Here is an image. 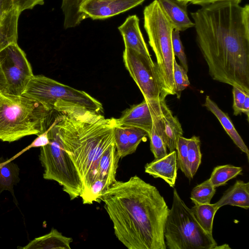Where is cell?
I'll return each mask as SVG.
<instances>
[{
  "instance_id": "6da1fadb",
  "label": "cell",
  "mask_w": 249,
  "mask_h": 249,
  "mask_svg": "<svg viewBox=\"0 0 249 249\" xmlns=\"http://www.w3.org/2000/svg\"><path fill=\"white\" fill-rule=\"evenodd\" d=\"M191 15L210 76L249 93V4L217 2Z\"/></svg>"
},
{
  "instance_id": "7a4b0ae2",
  "label": "cell",
  "mask_w": 249,
  "mask_h": 249,
  "mask_svg": "<svg viewBox=\"0 0 249 249\" xmlns=\"http://www.w3.org/2000/svg\"><path fill=\"white\" fill-rule=\"evenodd\" d=\"M117 239L128 249H166L169 209L157 188L135 175L116 180L101 196Z\"/></svg>"
},
{
  "instance_id": "3957f363",
  "label": "cell",
  "mask_w": 249,
  "mask_h": 249,
  "mask_svg": "<svg viewBox=\"0 0 249 249\" xmlns=\"http://www.w3.org/2000/svg\"><path fill=\"white\" fill-rule=\"evenodd\" d=\"M55 120L63 146L81 178L83 194L96 179L102 155L115 143L116 119L106 118L85 108L71 107L57 112Z\"/></svg>"
},
{
  "instance_id": "277c9868",
  "label": "cell",
  "mask_w": 249,
  "mask_h": 249,
  "mask_svg": "<svg viewBox=\"0 0 249 249\" xmlns=\"http://www.w3.org/2000/svg\"><path fill=\"white\" fill-rule=\"evenodd\" d=\"M53 111L22 95L0 90V140L10 142L39 135L47 129Z\"/></svg>"
},
{
  "instance_id": "5b68a950",
  "label": "cell",
  "mask_w": 249,
  "mask_h": 249,
  "mask_svg": "<svg viewBox=\"0 0 249 249\" xmlns=\"http://www.w3.org/2000/svg\"><path fill=\"white\" fill-rule=\"evenodd\" d=\"M144 28L149 43L155 53L165 97L175 95L173 78L174 54L172 35L174 29L157 0L143 10Z\"/></svg>"
},
{
  "instance_id": "8992f818",
  "label": "cell",
  "mask_w": 249,
  "mask_h": 249,
  "mask_svg": "<svg viewBox=\"0 0 249 249\" xmlns=\"http://www.w3.org/2000/svg\"><path fill=\"white\" fill-rule=\"evenodd\" d=\"M164 236L166 248L169 249H214L217 245L212 234L200 226L176 189Z\"/></svg>"
},
{
  "instance_id": "52a82bcc",
  "label": "cell",
  "mask_w": 249,
  "mask_h": 249,
  "mask_svg": "<svg viewBox=\"0 0 249 249\" xmlns=\"http://www.w3.org/2000/svg\"><path fill=\"white\" fill-rule=\"evenodd\" d=\"M22 95L40 103L50 111L63 112L80 107L101 113L102 104L85 91L79 90L44 75H34Z\"/></svg>"
},
{
  "instance_id": "ba28073f",
  "label": "cell",
  "mask_w": 249,
  "mask_h": 249,
  "mask_svg": "<svg viewBox=\"0 0 249 249\" xmlns=\"http://www.w3.org/2000/svg\"><path fill=\"white\" fill-rule=\"evenodd\" d=\"M49 143L40 147L39 159L43 178L56 181L71 200L80 196L83 185L76 168L65 150L54 121L49 126Z\"/></svg>"
},
{
  "instance_id": "9c48e42d",
  "label": "cell",
  "mask_w": 249,
  "mask_h": 249,
  "mask_svg": "<svg viewBox=\"0 0 249 249\" xmlns=\"http://www.w3.org/2000/svg\"><path fill=\"white\" fill-rule=\"evenodd\" d=\"M123 61L126 70L148 101L165 100L156 63L136 51L124 48Z\"/></svg>"
},
{
  "instance_id": "30bf717a",
  "label": "cell",
  "mask_w": 249,
  "mask_h": 249,
  "mask_svg": "<svg viewBox=\"0 0 249 249\" xmlns=\"http://www.w3.org/2000/svg\"><path fill=\"white\" fill-rule=\"evenodd\" d=\"M0 64L7 84L6 92L22 95L34 74L26 54L17 42L0 51Z\"/></svg>"
},
{
  "instance_id": "8fae6325",
  "label": "cell",
  "mask_w": 249,
  "mask_h": 249,
  "mask_svg": "<svg viewBox=\"0 0 249 249\" xmlns=\"http://www.w3.org/2000/svg\"><path fill=\"white\" fill-rule=\"evenodd\" d=\"M165 100L148 101L145 99L140 104L133 105L125 110L122 115L116 119V125L137 127L150 133L153 115L161 109Z\"/></svg>"
},
{
  "instance_id": "7c38bea8",
  "label": "cell",
  "mask_w": 249,
  "mask_h": 249,
  "mask_svg": "<svg viewBox=\"0 0 249 249\" xmlns=\"http://www.w3.org/2000/svg\"><path fill=\"white\" fill-rule=\"evenodd\" d=\"M145 0H86L81 11L88 18L104 19L124 13L141 4Z\"/></svg>"
},
{
  "instance_id": "4fadbf2b",
  "label": "cell",
  "mask_w": 249,
  "mask_h": 249,
  "mask_svg": "<svg viewBox=\"0 0 249 249\" xmlns=\"http://www.w3.org/2000/svg\"><path fill=\"white\" fill-rule=\"evenodd\" d=\"M125 48L133 50L148 57L151 58L139 26V19L136 15L129 16L118 27Z\"/></svg>"
},
{
  "instance_id": "5bb4252c",
  "label": "cell",
  "mask_w": 249,
  "mask_h": 249,
  "mask_svg": "<svg viewBox=\"0 0 249 249\" xmlns=\"http://www.w3.org/2000/svg\"><path fill=\"white\" fill-rule=\"evenodd\" d=\"M178 169L176 150L167 153L162 158L155 159L147 163L144 167L145 173L155 178L162 179L171 187L175 185Z\"/></svg>"
},
{
  "instance_id": "9a60e30c",
  "label": "cell",
  "mask_w": 249,
  "mask_h": 249,
  "mask_svg": "<svg viewBox=\"0 0 249 249\" xmlns=\"http://www.w3.org/2000/svg\"><path fill=\"white\" fill-rule=\"evenodd\" d=\"M157 0L174 29L180 32L194 27L187 14V5L174 0Z\"/></svg>"
},
{
  "instance_id": "2e32d148",
  "label": "cell",
  "mask_w": 249,
  "mask_h": 249,
  "mask_svg": "<svg viewBox=\"0 0 249 249\" xmlns=\"http://www.w3.org/2000/svg\"><path fill=\"white\" fill-rule=\"evenodd\" d=\"M215 205L219 208L225 205L239 207L246 210L249 207V182L237 180L228 188Z\"/></svg>"
},
{
  "instance_id": "e0dca14e",
  "label": "cell",
  "mask_w": 249,
  "mask_h": 249,
  "mask_svg": "<svg viewBox=\"0 0 249 249\" xmlns=\"http://www.w3.org/2000/svg\"><path fill=\"white\" fill-rule=\"evenodd\" d=\"M203 106L217 118L225 131L231 139L235 144L242 152L247 155L248 159L249 160V149L241 137L234 127L233 124L228 114L224 112L209 96L206 97Z\"/></svg>"
},
{
  "instance_id": "ac0fdd59",
  "label": "cell",
  "mask_w": 249,
  "mask_h": 249,
  "mask_svg": "<svg viewBox=\"0 0 249 249\" xmlns=\"http://www.w3.org/2000/svg\"><path fill=\"white\" fill-rule=\"evenodd\" d=\"M72 239L63 235L56 229H53L47 234L35 238L23 249H71Z\"/></svg>"
},
{
  "instance_id": "d6986e66",
  "label": "cell",
  "mask_w": 249,
  "mask_h": 249,
  "mask_svg": "<svg viewBox=\"0 0 249 249\" xmlns=\"http://www.w3.org/2000/svg\"><path fill=\"white\" fill-rule=\"evenodd\" d=\"M120 158L115 143L103 154L99 162L96 179L106 180L110 186L116 180V175Z\"/></svg>"
},
{
  "instance_id": "ffe728a7",
  "label": "cell",
  "mask_w": 249,
  "mask_h": 249,
  "mask_svg": "<svg viewBox=\"0 0 249 249\" xmlns=\"http://www.w3.org/2000/svg\"><path fill=\"white\" fill-rule=\"evenodd\" d=\"M163 132L167 148L169 152L176 150V144L178 137L183 136V130L178 120L165 105L161 115Z\"/></svg>"
},
{
  "instance_id": "44dd1931",
  "label": "cell",
  "mask_w": 249,
  "mask_h": 249,
  "mask_svg": "<svg viewBox=\"0 0 249 249\" xmlns=\"http://www.w3.org/2000/svg\"><path fill=\"white\" fill-rule=\"evenodd\" d=\"M165 104L164 103L161 109L153 115L152 126L149 135L150 149L155 159L162 158L167 154L161 118Z\"/></svg>"
},
{
  "instance_id": "7402d4cb",
  "label": "cell",
  "mask_w": 249,
  "mask_h": 249,
  "mask_svg": "<svg viewBox=\"0 0 249 249\" xmlns=\"http://www.w3.org/2000/svg\"><path fill=\"white\" fill-rule=\"evenodd\" d=\"M20 13L15 8L0 18V51L8 45L17 42L18 20Z\"/></svg>"
},
{
  "instance_id": "603a6c76",
  "label": "cell",
  "mask_w": 249,
  "mask_h": 249,
  "mask_svg": "<svg viewBox=\"0 0 249 249\" xmlns=\"http://www.w3.org/2000/svg\"><path fill=\"white\" fill-rule=\"evenodd\" d=\"M86 0H62L61 9L64 15L65 29L78 26L87 17L81 11V6Z\"/></svg>"
},
{
  "instance_id": "cb8c5ba5",
  "label": "cell",
  "mask_w": 249,
  "mask_h": 249,
  "mask_svg": "<svg viewBox=\"0 0 249 249\" xmlns=\"http://www.w3.org/2000/svg\"><path fill=\"white\" fill-rule=\"evenodd\" d=\"M19 169L12 160L0 163V193L9 191L14 195L13 187L19 181Z\"/></svg>"
},
{
  "instance_id": "d4e9b609",
  "label": "cell",
  "mask_w": 249,
  "mask_h": 249,
  "mask_svg": "<svg viewBox=\"0 0 249 249\" xmlns=\"http://www.w3.org/2000/svg\"><path fill=\"white\" fill-rule=\"evenodd\" d=\"M219 209L215 204L209 203L195 205L191 210L203 230L212 234L214 217Z\"/></svg>"
},
{
  "instance_id": "484cf974",
  "label": "cell",
  "mask_w": 249,
  "mask_h": 249,
  "mask_svg": "<svg viewBox=\"0 0 249 249\" xmlns=\"http://www.w3.org/2000/svg\"><path fill=\"white\" fill-rule=\"evenodd\" d=\"M242 168L226 164L215 167L209 180L215 188L226 184L228 181L242 174Z\"/></svg>"
},
{
  "instance_id": "4316f807",
  "label": "cell",
  "mask_w": 249,
  "mask_h": 249,
  "mask_svg": "<svg viewBox=\"0 0 249 249\" xmlns=\"http://www.w3.org/2000/svg\"><path fill=\"white\" fill-rule=\"evenodd\" d=\"M187 163L188 170L192 179L196 175L201 162L199 137L193 136L188 142Z\"/></svg>"
},
{
  "instance_id": "83f0119b",
  "label": "cell",
  "mask_w": 249,
  "mask_h": 249,
  "mask_svg": "<svg viewBox=\"0 0 249 249\" xmlns=\"http://www.w3.org/2000/svg\"><path fill=\"white\" fill-rule=\"evenodd\" d=\"M215 188L208 179L192 189L190 199L195 205L210 203L215 193Z\"/></svg>"
},
{
  "instance_id": "f1b7e54d",
  "label": "cell",
  "mask_w": 249,
  "mask_h": 249,
  "mask_svg": "<svg viewBox=\"0 0 249 249\" xmlns=\"http://www.w3.org/2000/svg\"><path fill=\"white\" fill-rule=\"evenodd\" d=\"M109 186L106 180L96 179L91 184L89 190L81 195L83 203L91 204L93 202H100L101 196Z\"/></svg>"
},
{
  "instance_id": "f546056e",
  "label": "cell",
  "mask_w": 249,
  "mask_h": 249,
  "mask_svg": "<svg viewBox=\"0 0 249 249\" xmlns=\"http://www.w3.org/2000/svg\"><path fill=\"white\" fill-rule=\"evenodd\" d=\"M189 139L183 136H179L178 139L176 148L178 167L189 180L192 179L188 170L187 163L188 142Z\"/></svg>"
},
{
  "instance_id": "4dcf8cb0",
  "label": "cell",
  "mask_w": 249,
  "mask_h": 249,
  "mask_svg": "<svg viewBox=\"0 0 249 249\" xmlns=\"http://www.w3.org/2000/svg\"><path fill=\"white\" fill-rule=\"evenodd\" d=\"M114 141L120 159L130 155L128 138L124 126L116 125L114 128Z\"/></svg>"
},
{
  "instance_id": "1f68e13d",
  "label": "cell",
  "mask_w": 249,
  "mask_h": 249,
  "mask_svg": "<svg viewBox=\"0 0 249 249\" xmlns=\"http://www.w3.org/2000/svg\"><path fill=\"white\" fill-rule=\"evenodd\" d=\"M187 72L175 60L174 63L173 78L175 94L178 99L180 97L181 92L190 85Z\"/></svg>"
},
{
  "instance_id": "d6a6232c",
  "label": "cell",
  "mask_w": 249,
  "mask_h": 249,
  "mask_svg": "<svg viewBox=\"0 0 249 249\" xmlns=\"http://www.w3.org/2000/svg\"><path fill=\"white\" fill-rule=\"evenodd\" d=\"M125 128L128 138L130 154L134 153L139 144L142 141H145L148 133L145 130L134 127L124 126Z\"/></svg>"
},
{
  "instance_id": "836d02e7",
  "label": "cell",
  "mask_w": 249,
  "mask_h": 249,
  "mask_svg": "<svg viewBox=\"0 0 249 249\" xmlns=\"http://www.w3.org/2000/svg\"><path fill=\"white\" fill-rule=\"evenodd\" d=\"M172 39L174 54L179 59L181 66L188 71V66L187 58L180 39L179 31L173 29Z\"/></svg>"
},
{
  "instance_id": "e575fe53",
  "label": "cell",
  "mask_w": 249,
  "mask_h": 249,
  "mask_svg": "<svg viewBox=\"0 0 249 249\" xmlns=\"http://www.w3.org/2000/svg\"><path fill=\"white\" fill-rule=\"evenodd\" d=\"M232 94L233 114L237 116L242 113V110L243 104L246 96L249 94V93L246 92L236 87H233Z\"/></svg>"
},
{
  "instance_id": "d590c367",
  "label": "cell",
  "mask_w": 249,
  "mask_h": 249,
  "mask_svg": "<svg viewBox=\"0 0 249 249\" xmlns=\"http://www.w3.org/2000/svg\"><path fill=\"white\" fill-rule=\"evenodd\" d=\"M49 127L43 133L37 135V137L27 147L22 150L20 153H18L12 159L18 156L23 152H24L27 150L33 147H41L47 145L49 143V139L48 136Z\"/></svg>"
},
{
  "instance_id": "8d00e7d4",
  "label": "cell",
  "mask_w": 249,
  "mask_h": 249,
  "mask_svg": "<svg viewBox=\"0 0 249 249\" xmlns=\"http://www.w3.org/2000/svg\"><path fill=\"white\" fill-rule=\"evenodd\" d=\"M44 0H14V6L21 13L22 11L32 9L37 5H43Z\"/></svg>"
},
{
  "instance_id": "74e56055",
  "label": "cell",
  "mask_w": 249,
  "mask_h": 249,
  "mask_svg": "<svg viewBox=\"0 0 249 249\" xmlns=\"http://www.w3.org/2000/svg\"><path fill=\"white\" fill-rule=\"evenodd\" d=\"M16 8L14 0H0V18H1Z\"/></svg>"
},
{
  "instance_id": "f35d334b",
  "label": "cell",
  "mask_w": 249,
  "mask_h": 249,
  "mask_svg": "<svg viewBox=\"0 0 249 249\" xmlns=\"http://www.w3.org/2000/svg\"><path fill=\"white\" fill-rule=\"evenodd\" d=\"M242 0H191L190 3L201 6L221 2H231L239 4Z\"/></svg>"
},
{
  "instance_id": "ab89813d",
  "label": "cell",
  "mask_w": 249,
  "mask_h": 249,
  "mask_svg": "<svg viewBox=\"0 0 249 249\" xmlns=\"http://www.w3.org/2000/svg\"><path fill=\"white\" fill-rule=\"evenodd\" d=\"M0 90L7 92V84L0 64Z\"/></svg>"
},
{
  "instance_id": "60d3db41",
  "label": "cell",
  "mask_w": 249,
  "mask_h": 249,
  "mask_svg": "<svg viewBox=\"0 0 249 249\" xmlns=\"http://www.w3.org/2000/svg\"><path fill=\"white\" fill-rule=\"evenodd\" d=\"M242 113L247 116L248 120L249 117V94L246 97L245 100L242 107Z\"/></svg>"
},
{
  "instance_id": "b9f144b4",
  "label": "cell",
  "mask_w": 249,
  "mask_h": 249,
  "mask_svg": "<svg viewBox=\"0 0 249 249\" xmlns=\"http://www.w3.org/2000/svg\"><path fill=\"white\" fill-rule=\"evenodd\" d=\"M231 249L228 244H224L219 246L217 245L215 247L214 249Z\"/></svg>"
},
{
  "instance_id": "7bdbcfd3",
  "label": "cell",
  "mask_w": 249,
  "mask_h": 249,
  "mask_svg": "<svg viewBox=\"0 0 249 249\" xmlns=\"http://www.w3.org/2000/svg\"><path fill=\"white\" fill-rule=\"evenodd\" d=\"M179 3H180L183 4L187 5V4L191 1V0H174Z\"/></svg>"
},
{
  "instance_id": "ee69618b",
  "label": "cell",
  "mask_w": 249,
  "mask_h": 249,
  "mask_svg": "<svg viewBox=\"0 0 249 249\" xmlns=\"http://www.w3.org/2000/svg\"></svg>"
}]
</instances>
